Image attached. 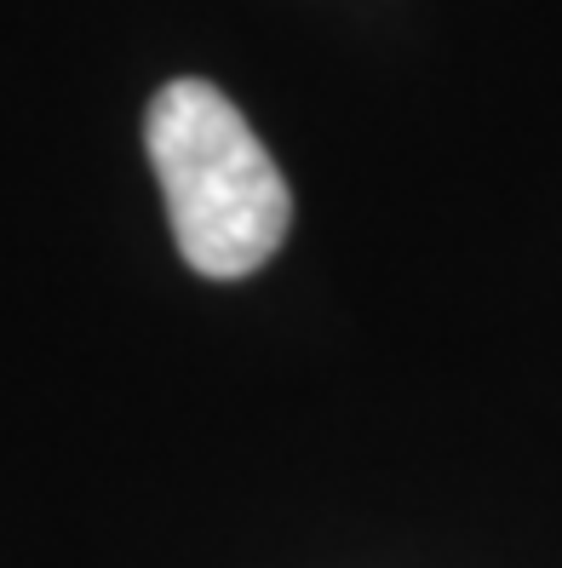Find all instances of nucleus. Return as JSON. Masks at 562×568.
<instances>
[{
    "mask_svg": "<svg viewBox=\"0 0 562 568\" xmlns=\"http://www.w3.org/2000/svg\"><path fill=\"white\" fill-rule=\"evenodd\" d=\"M144 144L195 276L242 282L282 253L293 224L287 179L213 81L161 87L144 115Z\"/></svg>",
    "mask_w": 562,
    "mask_h": 568,
    "instance_id": "f257e3e1",
    "label": "nucleus"
}]
</instances>
